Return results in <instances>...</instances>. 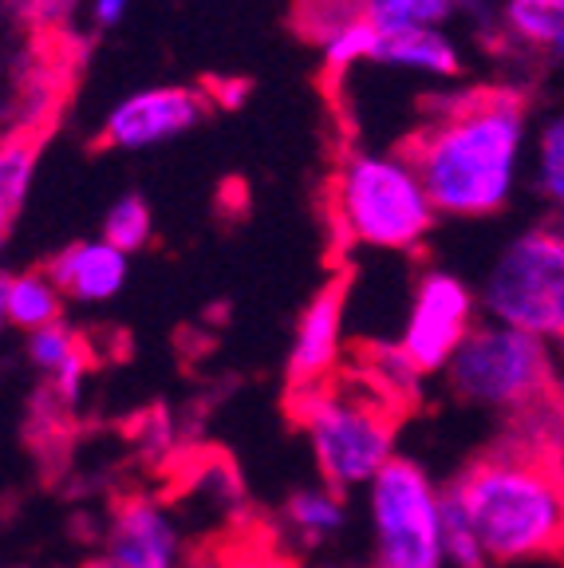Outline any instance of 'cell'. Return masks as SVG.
Segmentation results:
<instances>
[{"mask_svg":"<svg viewBox=\"0 0 564 568\" xmlns=\"http://www.w3.org/2000/svg\"><path fill=\"white\" fill-rule=\"evenodd\" d=\"M403 154L439 217H497L530 166V103L513 88L462 91L406 139Z\"/></svg>","mask_w":564,"mask_h":568,"instance_id":"6da1fadb","label":"cell"},{"mask_svg":"<svg viewBox=\"0 0 564 568\" xmlns=\"http://www.w3.org/2000/svg\"><path fill=\"white\" fill-rule=\"evenodd\" d=\"M490 568L564 565V454L502 438L446 481Z\"/></svg>","mask_w":564,"mask_h":568,"instance_id":"7a4b0ae2","label":"cell"},{"mask_svg":"<svg viewBox=\"0 0 564 568\" xmlns=\"http://www.w3.org/2000/svg\"><path fill=\"white\" fill-rule=\"evenodd\" d=\"M289 407L312 446L320 481L340 494L363 489L395 458L399 403L367 375L335 372L316 387L289 390Z\"/></svg>","mask_w":564,"mask_h":568,"instance_id":"3957f363","label":"cell"},{"mask_svg":"<svg viewBox=\"0 0 564 568\" xmlns=\"http://www.w3.org/2000/svg\"><path fill=\"white\" fill-rule=\"evenodd\" d=\"M328 205L348 245L380 253H415L439 225V210L403 151H348Z\"/></svg>","mask_w":564,"mask_h":568,"instance_id":"277c9868","label":"cell"},{"mask_svg":"<svg viewBox=\"0 0 564 568\" xmlns=\"http://www.w3.org/2000/svg\"><path fill=\"white\" fill-rule=\"evenodd\" d=\"M442 375L454 399L505 423L564 395L556 347L497 320H477Z\"/></svg>","mask_w":564,"mask_h":568,"instance_id":"5b68a950","label":"cell"},{"mask_svg":"<svg viewBox=\"0 0 564 568\" xmlns=\"http://www.w3.org/2000/svg\"><path fill=\"white\" fill-rule=\"evenodd\" d=\"M477 293L482 320L564 344V230L561 222L525 225L497 245Z\"/></svg>","mask_w":564,"mask_h":568,"instance_id":"8992f818","label":"cell"},{"mask_svg":"<svg viewBox=\"0 0 564 568\" xmlns=\"http://www.w3.org/2000/svg\"><path fill=\"white\" fill-rule=\"evenodd\" d=\"M375 568H442V486L415 458H395L363 486Z\"/></svg>","mask_w":564,"mask_h":568,"instance_id":"52a82bcc","label":"cell"},{"mask_svg":"<svg viewBox=\"0 0 564 568\" xmlns=\"http://www.w3.org/2000/svg\"><path fill=\"white\" fill-rule=\"evenodd\" d=\"M477 320H482L477 293L459 273H450L442 265L423 268L415 281V293H411V308H406L395 352L423 379L439 375L446 372V364L454 359L462 339L474 332Z\"/></svg>","mask_w":564,"mask_h":568,"instance_id":"ba28073f","label":"cell"},{"mask_svg":"<svg viewBox=\"0 0 564 568\" xmlns=\"http://www.w3.org/2000/svg\"><path fill=\"white\" fill-rule=\"evenodd\" d=\"M205 115H210L205 91L182 88V83L142 88L107 111L99 142L111 151H150V146H167V142L190 134Z\"/></svg>","mask_w":564,"mask_h":568,"instance_id":"9c48e42d","label":"cell"},{"mask_svg":"<svg viewBox=\"0 0 564 568\" xmlns=\"http://www.w3.org/2000/svg\"><path fill=\"white\" fill-rule=\"evenodd\" d=\"M182 565V529L170 509L154 497L119 501L103 529L99 552L88 568H178Z\"/></svg>","mask_w":564,"mask_h":568,"instance_id":"30bf717a","label":"cell"},{"mask_svg":"<svg viewBox=\"0 0 564 568\" xmlns=\"http://www.w3.org/2000/svg\"><path fill=\"white\" fill-rule=\"evenodd\" d=\"M344 316H348V276H332L300 312L289 352V390L316 387L332 379L344 359Z\"/></svg>","mask_w":564,"mask_h":568,"instance_id":"8fae6325","label":"cell"},{"mask_svg":"<svg viewBox=\"0 0 564 568\" xmlns=\"http://www.w3.org/2000/svg\"><path fill=\"white\" fill-rule=\"evenodd\" d=\"M48 276L63 293V301L75 304H107L115 301L131 281V257L103 237L71 241L48 261Z\"/></svg>","mask_w":564,"mask_h":568,"instance_id":"7c38bea8","label":"cell"},{"mask_svg":"<svg viewBox=\"0 0 564 568\" xmlns=\"http://www.w3.org/2000/svg\"><path fill=\"white\" fill-rule=\"evenodd\" d=\"M375 63L391 71H411L426 80H454L462 75V52L454 36L442 28H411V32H380Z\"/></svg>","mask_w":564,"mask_h":568,"instance_id":"4fadbf2b","label":"cell"},{"mask_svg":"<svg viewBox=\"0 0 564 568\" xmlns=\"http://www.w3.org/2000/svg\"><path fill=\"white\" fill-rule=\"evenodd\" d=\"M505 40L564 68V0H502Z\"/></svg>","mask_w":564,"mask_h":568,"instance_id":"5bb4252c","label":"cell"},{"mask_svg":"<svg viewBox=\"0 0 564 568\" xmlns=\"http://www.w3.org/2000/svg\"><path fill=\"white\" fill-rule=\"evenodd\" d=\"M28 359H32L36 372L56 383L60 399H75V390L88 375V344L63 320L40 332H28Z\"/></svg>","mask_w":564,"mask_h":568,"instance_id":"9a60e30c","label":"cell"},{"mask_svg":"<svg viewBox=\"0 0 564 568\" xmlns=\"http://www.w3.org/2000/svg\"><path fill=\"white\" fill-rule=\"evenodd\" d=\"M4 320L20 332H40L63 320V293L48 268H24L4 276Z\"/></svg>","mask_w":564,"mask_h":568,"instance_id":"2e32d148","label":"cell"},{"mask_svg":"<svg viewBox=\"0 0 564 568\" xmlns=\"http://www.w3.org/2000/svg\"><path fill=\"white\" fill-rule=\"evenodd\" d=\"M284 521H289V529L296 532L300 541L324 545L348 525V497L340 489L324 486V481L304 486L284 501Z\"/></svg>","mask_w":564,"mask_h":568,"instance_id":"e0dca14e","label":"cell"},{"mask_svg":"<svg viewBox=\"0 0 564 568\" xmlns=\"http://www.w3.org/2000/svg\"><path fill=\"white\" fill-rule=\"evenodd\" d=\"M530 182L556 222H564V111L541 123L530 159Z\"/></svg>","mask_w":564,"mask_h":568,"instance_id":"ac0fdd59","label":"cell"},{"mask_svg":"<svg viewBox=\"0 0 564 568\" xmlns=\"http://www.w3.org/2000/svg\"><path fill=\"white\" fill-rule=\"evenodd\" d=\"M462 0H363V17L380 32H411V28H442Z\"/></svg>","mask_w":564,"mask_h":568,"instance_id":"d6986e66","label":"cell"},{"mask_svg":"<svg viewBox=\"0 0 564 568\" xmlns=\"http://www.w3.org/2000/svg\"><path fill=\"white\" fill-rule=\"evenodd\" d=\"M320 52H324V68L332 75H344L355 63H375L380 52V28L367 17H352L344 24H335L332 32L320 36Z\"/></svg>","mask_w":564,"mask_h":568,"instance_id":"ffe728a7","label":"cell"},{"mask_svg":"<svg viewBox=\"0 0 564 568\" xmlns=\"http://www.w3.org/2000/svg\"><path fill=\"white\" fill-rule=\"evenodd\" d=\"M36 159H40V142L32 139V131H17L0 142V202L17 213L32 190Z\"/></svg>","mask_w":564,"mask_h":568,"instance_id":"44dd1931","label":"cell"},{"mask_svg":"<svg viewBox=\"0 0 564 568\" xmlns=\"http://www.w3.org/2000/svg\"><path fill=\"white\" fill-rule=\"evenodd\" d=\"M103 241H111L115 248H123L127 257L150 245L154 237V213H150L147 197L139 194H123L111 210L103 213Z\"/></svg>","mask_w":564,"mask_h":568,"instance_id":"7402d4cb","label":"cell"},{"mask_svg":"<svg viewBox=\"0 0 564 568\" xmlns=\"http://www.w3.org/2000/svg\"><path fill=\"white\" fill-rule=\"evenodd\" d=\"M442 565H450V568H490V560H485L474 529H470V521L462 517V509L446 497V489H442Z\"/></svg>","mask_w":564,"mask_h":568,"instance_id":"603a6c76","label":"cell"},{"mask_svg":"<svg viewBox=\"0 0 564 568\" xmlns=\"http://www.w3.org/2000/svg\"><path fill=\"white\" fill-rule=\"evenodd\" d=\"M127 9H131V0H91V20L107 32V28H115L127 17Z\"/></svg>","mask_w":564,"mask_h":568,"instance_id":"cb8c5ba5","label":"cell"},{"mask_svg":"<svg viewBox=\"0 0 564 568\" xmlns=\"http://www.w3.org/2000/svg\"><path fill=\"white\" fill-rule=\"evenodd\" d=\"M12 222H17V210H12V205L0 202V248H4V241H9Z\"/></svg>","mask_w":564,"mask_h":568,"instance_id":"d4e9b609","label":"cell"},{"mask_svg":"<svg viewBox=\"0 0 564 568\" xmlns=\"http://www.w3.org/2000/svg\"><path fill=\"white\" fill-rule=\"evenodd\" d=\"M4 276L9 273H0V332H4V324H9V320H4Z\"/></svg>","mask_w":564,"mask_h":568,"instance_id":"484cf974","label":"cell"},{"mask_svg":"<svg viewBox=\"0 0 564 568\" xmlns=\"http://www.w3.org/2000/svg\"><path fill=\"white\" fill-rule=\"evenodd\" d=\"M556 375H561V390H564V344L556 347Z\"/></svg>","mask_w":564,"mask_h":568,"instance_id":"4316f807","label":"cell"},{"mask_svg":"<svg viewBox=\"0 0 564 568\" xmlns=\"http://www.w3.org/2000/svg\"><path fill=\"white\" fill-rule=\"evenodd\" d=\"M281 568H300V565H281Z\"/></svg>","mask_w":564,"mask_h":568,"instance_id":"83f0119b","label":"cell"},{"mask_svg":"<svg viewBox=\"0 0 564 568\" xmlns=\"http://www.w3.org/2000/svg\"><path fill=\"white\" fill-rule=\"evenodd\" d=\"M561 230H564V222H561Z\"/></svg>","mask_w":564,"mask_h":568,"instance_id":"f1b7e54d","label":"cell"}]
</instances>
